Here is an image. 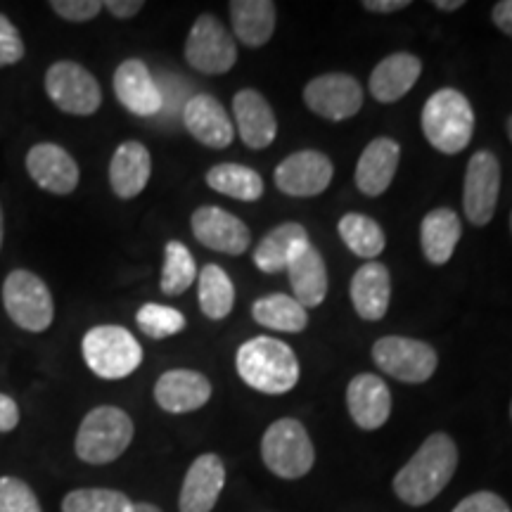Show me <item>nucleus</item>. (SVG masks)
I'll return each mask as SVG.
<instances>
[{
    "label": "nucleus",
    "mask_w": 512,
    "mask_h": 512,
    "mask_svg": "<svg viewBox=\"0 0 512 512\" xmlns=\"http://www.w3.org/2000/svg\"><path fill=\"white\" fill-rule=\"evenodd\" d=\"M235 306V285L221 266L207 264L200 273V309L209 320H223Z\"/></svg>",
    "instance_id": "nucleus-33"
},
{
    "label": "nucleus",
    "mask_w": 512,
    "mask_h": 512,
    "mask_svg": "<svg viewBox=\"0 0 512 512\" xmlns=\"http://www.w3.org/2000/svg\"><path fill=\"white\" fill-rule=\"evenodd\" d=\"M375 366L392 375L394 380L408 384H422L434 375L439 356L427 342L411 337L389 335L377 339L373 347Z\"/></svg>",
    "instance_id": "nucleus-8"
},
{
    "label": "nucleus",
    "mask_w": 512,
    "mask_h": 512,
    "mask_svg": "<svg viewBox=\"0 0 512 512\" xmlns=\"http://www.w3.org/2000/svg\"><path fill=\"white\" fill-rule=\"evenodd\" d=\"M19 425V406L8 394H0V432H12Z\"/></svg>",
    "instance_id": "nucleus-41"
},
{
    "label": "nucleus",
    "mask_w": 512,
    "mask_h": 512,
    "mask_svg": "<svg viewBox=\"0 0 512 512\" xmlns=\"http://www.w3.org/2000/svg\"><path fill=\"white\" fill-rule=\"evenodd\" d=\"M510 415H512V406H510Z\"/></svg>",
    "instance_id": "nucleus-50"
},
{
    "label": "nucleus",
    "mask_w": 512,
    "mask_h": 512,
    "mask_svg": "<svg viewBox=\"0 0 512 512\" xmlns=\"http://www.w3.org/2000/svg\"><path fill=\"white\" fill-rule=\"evenodd\" d=\"M0 247H3V209H0Z\"/></svg>",
    "instance_id": "nucleus-47"
},
{
    "label": "nucleus",
    "mask_w": 512,
    "mask_h": 512,
    "mask_svg": "<svg viewBox=\"0 0 512 512\" xmlns=\"http://www.w3.org/2000/svg\"><path fill=\"white\" fill-rule=\"evenodd\" d=\"M463 226L458 214L448 207L430 211L420 223V247L425 259L434 266H444L456 252Z\"/></svg>",
    "instance_id": "nucleus-27"
},
{
    "label": "nucleus",
    "mask_w": 512,
    "mask_h": 512,
    "mask_svg": "<svg viewBox=\"0 0 512 512\" xmlns=\"http://www.w3.org/2000/svg\"><path fill=\"white\" fill-rule=\"evenodd\" d=\"M62 512H136V503L114 489H76L64 496Z\"/></svg>",
    "instance_id": "nucleus-35"
},
{
    "label": "nucleus",
    "mask_w": 512,
    "mask_h": 512,
    "mask_svg": "<svg viewBox=\"0 0 512 512\" xmlns=\"http://www.w3.org/2000/svg\"><path fill=\"white\" fill-rule=\"evenodd\" d=\"M392 299V275L380 261H368L351 280V302L363 320H380L389 311Z\"/></svg>",
    "instance_id": "nucleus-26"
},
{
    "label": "nucleus",
    "mask_w": 512,
    "mask_h": 512,
    "mask_svg": "<svg viewBox=\"0 0 512 512\" xmlns=\"http://www.w3.org/2000/svg\"><path fill=\"white\" fill-rule=\"evenodd\" d=\"M508 136H510V143H512V117L508 119Z\"/></svg>",
    "instance_id": "nucleus-48"
},
{
    "label": "nucleus",
    "mask_w": 512,
    "mask_h": 512,
    "mask_svg": "<svg viewBox=\"0 0 512 512\" xmlns=\"http://www.w3.org/2000/svg\"><path fill=\"white\" fill-rule=\"evenodd\" d=\"M337 230L344 245L366 261H375V256H380L387 247L382 226L366 214H344Z\"/></svg>",
    "instance_id": "nucleus-32"
},
{
    "label": "nucleus",
    "mask_w": 512,
    "mask_h": 512,
    "mask_svg": "<svg viewBox=\"0 0 512 512\" xmlns=\"http://www.w3.org/2000/svg\"><path fill=\"white\" fill-rule=\"evenodd\" d=\"M133 420L117 406H98L76 432V456L88 465L114 463L133 441Z\"/></svg>",
    "instance_id": "nucleus-4"
},
{
    "label": "nucleus",
    "mask_w": 512,
    "mask_h": 512,
    "mask_svg": "<svg viewBox=\"0 0 512 512\" xmlns=\"http://www.w3.org/2000/svg\"><path fill=\"white\" fill-rule=\"evenodd\" d=\"M335 176L330 157L318 150H299L275 169V185L290 197H316L328 190Z\"/></svg>",
    "instance_id": "nucleus-13"
},
{
    "label": "nucleus",
    "mask_w": 512,
    "mask_h": 512,
    "mask_svg": "<svg viewBox=\"0 0 512 512\" xmlns=\"http://www.w3.org/2000/svg\"><path fill=\"white\" fill-rule=\"evenodd\" d=\"M183 124L197 143L214 147V150H223L233 143V121H230L226 107L209 93H197L185 102Z\"/></svg>",
    "instance_id": "nucleus-16"
},
{
    "label": "nucleus",
    "mask_w": 512,
    "mask_h": 512,
    "mask_svg": "<svg viewBox=\"0 0 512 512\" xmlns=\"http://www.w3.org/2000/svg\"><path fill=\"white\" fill-rule=\"evenodd\" d=\"M0 512H43L31 486L17 477H0Z\"/></svg>",
    "instance_id": "nucleus-37"
},
{
    "label": "nucleus",
    "mask_w": 512,
    "mask_h": 512,
    "mask_svg": "<svg viewBox=\"0 0 512 512\" xmlns=\"http://www.w3.org/2000/svg\"><path fill=\"white\" fill-rule=\"evenodd\" d=\"M102 5H105V10H110L112 15L119 19L136 17L138 12L145 8V3H140V0H110V3H102Z\"/></svg>",
    "instance_id": "nucleus-42"
},
{
    "label": "nucleus",
    "mask_w": 512,
    "mask_h": 512,
    "mask_svg": "<svg viewBox=\"0 0 512 512\" xmlns=\"http://www.w3.org/2000/svg\"><path fill=\"white\" fill-rule=\"evenodd\" d=\"M420 74L422 62L413 53H394L384 57L373 69V74H370V95L377 102L392 105V102L401 100L406 93H411V88L420 79Z\"/></svg>",
    "instance_id": "nucleus-25"
},
{
    "label": "nucleus",
    "mask_w": 512,
    "mask_h": 512,
    "mask_svg": "<svg viewBox=\"0 0 512 512\" xmlns=\"http://www.w3.org/2000/svg\"><path fill=\"white\" fill-rule=\"evenodd\" d=\"M401 147L394 138H375L356 164V185L366 197H380L392 185L399 169Z\"/></svg>",
    "instance_id": "nucleus-21"
},
{
    "label": "nucleus",
    "mask_w": 512,
    "mask_h": 512,
    "mask_svg": "<svg viewBox=\"0 0 512 512\" xmlns=\"http://www.w3.org/2000/svg\"><path fill=\"white\" fill-rule=\"evenodd\" d=\"M27 171L38 188L53 195H69L79 185V166L67 150L55 143H38L27 155Z\"/></svg>",
    "instance_id": "nucleus-17"
},
{
    "label": "nucleus",
    "mask_w": 512,
    "mask_h": 512,
    "mask_svg": "<svg viewBox=\"0 0 512 512\" xmlns=\"http://www.w3.org/2000/svg\"><path fill=\"white\" fill-rule=\"evenodd\" d=\"M83 361L102 380H124L143 363V347L119 325H98L81 342Z\"/></svg>",
    "instance_id": "nucleus-5"
},
{
    "label": "nucleus",
    "mask_w": 512,
    "mask_h": 512,
    "mask_svg": "<svg viewBox=\"0 0 512 512\" xmlns=\"http://www.w3.org/2000/svg\"><path fill=\"white\" fill-rule=\"evenodd\" d=\"M190 226L204 247L221 254L240 256L247 252L249 242H252L245 223L221 207H200L192 214Z\"/></svg>",
    "instance_id": "nucleus-14"
},
{
    "label": "nucleus",
    "mask_w": 512,
    "mask_h": 512,
    "mask_svg": "<svg viewBox=\"0 0 512 512\" xmlns=\"http://www.w3.org/2000/svg\"><path fill=\"white\" fill-rule=\"evenodd\" d=\"M152 174V157L138 140H126L117 147L110 162V185L119 200H133L145 190Z\"/></svg>",
    "instance_id": "nucleus-24"
},
{
    "label": "nucleus",
    "mask_w": 512,
    "mask_h": 512,
    "mask_svg": "<svg viewBox=\"0 0 512 512\" xmlns=\"http://www.w3.org/2000/svg\"><path fill=\"white\" fill-rule=\"evenodd\" d=\"M207 185L240 202H256L264 195V178L242 164H216L214 169H209Z\"/></svg>",
    "instance_id": "nucleus-31"
},
{
    "label": "nucleus",
    "mask_w": 512,
    "mask_h": 512,
    "mask_svg": "<svg viewBox=\"0 0 512 512\" xmlns=\"http://www.w3.org/2000/svg\"><path fill=\"white\" fill-rule=\"evenodd\" d=\"M510 228H512V214H510Z\"/></svg>",
    "instance_id": "nucleus-49"
},
{
    "label": "nucleus",
    "mask_w": 512,
    "mask_h": 512,
    "mask_svg": "<svg viewBox=\"0 0 512 512\" xmlns=\"http://www.w3.org/2000/svg\"><path fill=\"white\" fill-rule=\"evenodd\" d=\"M498 192H501V162L494 152L479 150L467 162L463 209L475 226H486L496 214Z\"/></svg>",
    "instance_id": "nucleus-11"
},
{
    "label": "nucleus",
    "mask_w": 512,
    "mask_h": 512,
    "mask_svg": "<svg viewBox=\"0 0 512 512\" xmlns=\"http://www.w3.org/2000/svg\"><path fill=\"white\" fill-rule=\"evenodd\" d=\"M285 271L292 285V297L306 311L323 304L325 294H328V268H325L318 249L311 245V240L294 252Z\"/></svg>",
    "instance_id": "nucleus-23"
},
{
    "label": "nucleus",
    "mask_w": 512,
    "mask_h": 512,
    "mask_svg": "<svg viewBox=\"0 0 512 512\" xmlns=\"http://www.w3.org/2000/svg\"><path fill=\"white\" fill-rule=\"evenodd\" d=\"M185 60L197 72L219 76L230 72L238 62V46L219 19L200 15L185 41Z\"/></svg>",
    "instance_id": "nucleus-10"
},
{
    "label": "nucleus",
    "mask_w": 512,
    "mask_h": 512,
    "mask_svg": "<svg viewBox=\"0 0 512 512\" xmlns=\"http://www.w3.org/2000/svg\"><path fill=\"white\" fill-rule=\"evenodd\" d=\"M197 266L192 259L190 249L183 242L171 240L164 249V268H162V292L169 297H178L195 283Z\"/></svg>",
    "instance_id": "nucleus-34"
},
{
    "label": "nucleus",
    "mask_w": 512,
    "mask_h": 512,
    "mask_svg": "<svg viewBox=\"0 0 512 512\" xmlns=\"http://www.w3.org/2000/svg\"><path fill=\"white\" fill-rule=\"evenodd\" d=\"M138 328L152 339H166L178 335L185 328V316L178 309L164 304H145L136 313Z\"/></svg>",
    "instance_id": "nucleus-36"
},
{
    "label": "nucleus",
    "mask_w": 512,
    "mask_h": 512,
    "mask_svg": "<svg viewBox=\"0 0 512 512\" xmlns=\"http://www.w3.org/2000/svg\"><path fill=\"white\" fill-rule=\"evenodd\" d=\"M230 22L235 36L249 48H261L275 31V3L271 0H233Z\"/></svg>",
    "instance_id": "nucleus-29"
},
{
    "label": "nucleus",
    "mask_w": 512,
    "mask_h": 512,
    "mask_svg": "<svg viewBox=\"0 0 512 512\" xmlns=\"http://www.w3.org/2000/svg\"><path fill=\"white\" fill-rule=\"evenodd\" d=\"M420 124L434 150L458 155L470 145L475 133V112L470 100L456 88H441L422 107Z\"/></svg>",
    "instance_id": "nucleus-3"
},
{
    "label": "nucleus",
    "mask_w": 512,
    "mask_h": 512,
    "mask_svg": "<svg viewBox=\"0 0 512 512\" xmlns=\"http://www.w3.org/2000/svg\"><path fill=\"white\" fill-rule=\"evenodd\" d=\"M211 399V382L197 370H169L155 384V401L166 413H192Z\"/></svg>",
    "instance_id": "nucleus-22"
},
{
    "label": "nucleus",
    "mask_w": 512,
    "mask_h": 512,
    "mask_svg": "<svg viewBox=\"0 0 512 512\" xmlns=\"http://www.w3.org/2000/svg\"><path fill=\"white\" fill-rule=\"evenodd\" d=\"M24 57V41L8 17L0 15V67H10Z\"/></svg>",
    "instance_id": "nucleus-38"
},
{
    "label": "nucleus",
    "mask_w": 512,
    "mask_h": 512,
    "mask_svg": "<svg viewBox=\"0 0 512 512\" xmlns=\"http://www.w3.org/2000/svg\"><path fill=\"white\" fill-rule=\"evenodd\" d=\"M306 242H309V233H306L302 223H280L256 245L254 264L264 273L285 271L294 252Z\"/></svg>",
    "instance_id": "nucleus-28"
},
{
    "label": "nucleus",
    "mask_w": 512,
    "mask_h": 512,
    "mask_svg": "<svg viewBox=\"0 0 512 512\" xmlns=\"http://www.w3.org/2000/svg\"><path fill=\"white\" fill-rule=\"evenodd\" d=\"M235 366L245 384L261 394H287L299 382L297 356L273 337H254L242 344Z\"/></svg>",
    "instance_id": "nucleus-2"
},
{
    "label": "nucleus",
    "mask_w": 512,
    "mask_h": 512,
    "mask_svg": "<svg viewBox=\"0 0 512 512\" xmlns=\"http://www.w3.org/2000/svg\"><path fill=\"white\" fill-rule=\"evenodd\" d=\"M453 512H512V510L498 494H491V491H477V494L467 496L465 501H460L456 508H453Z\"/></svg>",
    "instance_id": "nucleus-40"
},
{
    "label": "nucleus",
    "mask_w": 512,
    "mask_h": 512,
    "mask_svg": "<svg viewBox=\"0 0 512 512\" xmlns=\"http://www.w3.org/2000/svg\"><path fill=\"white\" fill-rule=\"evenodd\" d=\"M136 512H162V510L152 503H136Z\"/></svg>",
    "instance_id": "nucleus-46"
},
{
    "label": "nucleus",
    "mask_w": 512,
    "mask_h": 512,
    "mask_svg": "<svg viewBox=\"0 0 512 512\" xmlns=\"http://www.w3.org/2000/svg\"><path fill=\"white\" fill-rule=\"evenodd\" d=\"M252 316L259 325H264L268 330L278 332H297L306 330L309 325V313L292 294H266V297H259L252 304Z\"/></svg>",
    "instance_id": "nucleus-30"
},
{
    "label": "nucleus",
    "mask_w": 512,
    "mask_h": 512,
    "mask_svg": "<svg viewBox=\"0 0 512 512\" xmlns=\"http://www.w3.org/2000/svg\"><path fill=\"white\" fill-rule=\"evenodd\" d=\"M363 8L370 12H396L411 8V3H408V0H366Z\"/></svg>",
    "instance_id": "nucleus-44"
},
{
    "label": "nucleus",
    "mask_w": 512,
    "mask_h": 512,
    "mask_svg": "<svg viewBox=\"0 0 512 512\" xmlns=\"http://www.w3.org/2000/svg\"><path fill=\"white\" fill-rule=\"evenodd\" d=\"M347 408L351 420L361 430H380L392 415V394L382 377L373 373H361L347 387Z\"/></svg>",
    "instance_id": "nucleus-19"
},
{
    "label": "nucleus",
    "mask_w": 512,
    "mask_h": 512,
    "mask_svg": "<svg viewBox=\"0 0 512 512\" xmlns=\"http://www.w3.org/2000/svg\"><path fill=\"white\" fill-rule=\"evenodd\" d=\"M46 91L57 110L74 117H91L102 105L98 79L76 62H55L46 74Z\"/></svg>",
    "instance_id": "nucleus-9"
},
{
    "label": "nucleus",
    "mask_w": 512,
    "mask_h": 512,
    "mask_svg": "<svg viewBox=\"0 0 512 512\" xmlns=\"http://www.w3.org/2000/svg\"><path fill=\"white\" fill-rule=\"evenodd\" d=\"M226 484V465L216 453H204L188 467L178 508L181 512H211Z\"/></svg>",
    "instance_id": "nucleus-18"
},
{
    "label": "nucleus",
    "mask_w": 512,
    "mask_h": 512,
    "mask_svg": "<svg viewBox=\"0 0 512 512\" xmlns=\"http://www.w3.org/2000/svg\"><path fill=\"white\" fill-rule=\"evenodd\" d=\"M458 446L448 434L434 432L422 441L415 456L396 472L394 494L406 505H427L434 501L456 475Z\"/></svg>",
    "instance_id": "nucleus-1"
},
{
    "label": "nucleus",
    "mask_w": 512,
    "mask_h": 512,
    "mask_svg": "<svg viewBox=\"0 0 512 512\" xmlns=\"http://www.w3.org/2000/svg\"><path fill=\"white\" fill-rule=\"evenodd\" d=\"M463 0H451V3H446V0H437V3H434V8L437 10H444V12H453V10H460L463 8Z\"/></svg>",
    "instance_id": "nucleus-45"
},
{
    "label": "nucleus",
    "mask_w": 512,
    "mask_h": 512,
    "mask_svg": "<svg viewBox=\"0 0 512 512\" xmlns=\"http://www.w3.org/2000/svg\"><path fill=\"white\" fill-rule=\"evenodd\" d=\"M3 304L12 323L27 332H43L55 318L53 294L31 271H12L3 285Z\"/></svg>",
    "instance_id": "nucleus-7"
},
{
    "label": "nucleus",
    "mask_w": 512,
    "mask_h": 512,
    "mask_svg": "<svg viewBox=\"0 0 512 512\" xmlns=\"http://www.w3.org/2000/svg\"><path fill=\"white\" fill-rule=\"evenodd\" d=\"M233 114L242 143L252 150H264L278 136V121H275L273 107L254 88H245L235 95Z\"/></svg>",
    "instance_id": "nucleus-20"
},
{
    "label": "nucleus",
    "mask_w": 512,
    "mask_h": 512,
    "mask_svg": "<svg viewBox=\"0 0 512 512\" xmlns=\"http://www.w3.org/2000/svg\"><path fill=\"white\" fill-rule=\"evenodd\" d=\"M50 8L69 22H88V19L98 17L105 5L100 0H53Z\"/></svg>",
    "instance_id": "nucleus-39"
},
{
    "label": "nucleus",
    "mask_w": 512,
    "mask_h": 512,
    "mask_svg": "<svg viewBox=\"0 0 512 512\" xmlns=\"http://www.w3.org/2000/svg\"><path fill=\"white\" fill-rule=\"evenodd\" d=\"M491 19H494V24L505 36L512 38V0H501V3H496L494 10H491Z\"/></svg>",
    "instance_id": "nucleus-43"
},
{
    "label": "nucleus",
    "mask_w": 512,
    "mask_h": 512,
    "mask_svg": "<svg viewBox=\"0 0 512 512\" xmlns=\"http://www.w3.org/2000/svg\"><path fill=\"white\" fill-rule=\"evenodd\" d=\"M114 95L136 117H155L164 107V93L140 60L121 62L114 72Z\"/></svg>",
    "instance_id": "nucleus-15"
},
{
    "label": "nucleus",
    "mask_w": 512,
    "mask_h": 512,
    "mask_svg": "<svg viewBox=\"0 0 512 512\" xmlns=\"http://www.w3.org/2000/svg\"><path fill=\"white\" fill-rule=\"evenodd\" d=\"M304 102L318 117L328 121H347L361 112L363 88L349 74H323L306 83Z\"/></svg>",
    "instance_id": "nucleus-12"
},
{
    "label": "nucleus",
    "mask_w": 512,
    "mask_h": 512,
    "mask_svg": "<svg viewBox=\"0 0 512 512\" xmlns=\"http://www.w3.org/2000/svg\"><path fill=\"white\" fill-rule=\"evenodd\" d=\"M261 458L273 475L299 479L309 475L316 463L311 437L299 420L283 418L273 422L261 439Z\"/></svg>",
    "instance_id": "nucleus-6"
}]
</instances>
